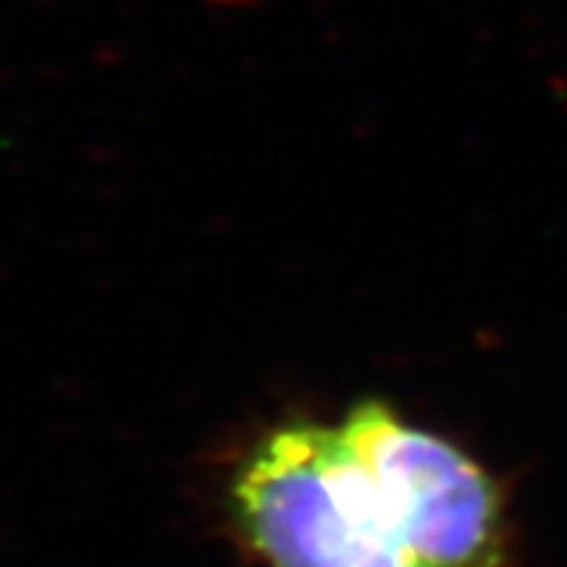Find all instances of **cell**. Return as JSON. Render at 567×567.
Listing matches in <instances>:
<instances>
[{"label": "cell", "instance_id": "obj_2", "mask_svg": "<svg viewBox=\"0 0 567 567\" xmlns=\"http://www.w3.org/2000/svg\"><path fill=\"white\" fill-rule=\"evenodd\" d=\"M339 432L362 461L417 567H501L507 513L489 472L455 443L380 400H362Z\"/></svg>", "mask_w": 567, "mask_h": 567}, {"label": "cell", "instance_id": "obj_1", "mask_svg": "<svg viewBox=\"0 0 567 567\" xmlns=\"http://www.w3.org/2000/svg\"><path fill=\"white\" fill-rule=\"evenodd\" d=\"M229 507L272 567H417L339 425L269 429L240 461Z\"/></svg>", "mask_w": 567, "mask_h": 567}]
</instances>
